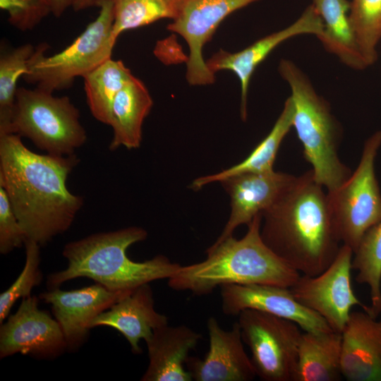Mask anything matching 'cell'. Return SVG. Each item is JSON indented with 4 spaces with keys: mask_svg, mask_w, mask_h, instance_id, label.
<instances>
[{
    "mask_svg": "<svg viewBox=\"0 0 381 381\" xmlns=\"http://www.w3.org/2000/svg\"><path fill=\"white\" fill-rule=\"evenodd\" d=\"M79 161L75 154H37L18 135H0V186L28 239L44 246L71 226L83 200L66 181Z\"/></svg>",
    "mask_w": 381,
    "mask_h": 381,
    "instance_id": "6da1fadb",
    "label": "cell"
},
{
    "mask_svg": "<svg viewBox=\"0 0 381 381\" xmlns=\"http://www.w3.org/2000/svg\"><path fill=\"white\" fill-rule=\"evenodd\" d=\"M323 188L308 170L262 213L265 243L292 268L311 277L330 265L341 246Z\"/></svg>",
    "mask_w": 381,
    "mask_h": 381,
    "instance_id": "7a4b0ae2",
    "label": "cell"
},
{
    "mask_svg": "<svg viewBox=\"0 0 381 381\" xmlns=\"http://www.w3.org/2000/svg\"><path fill=\"white\" fill-rule=\"evenodd\" d=\"M262 214L248 224L241 239L233 236L214 243L202 262L181 266L168 279L169 286L207 295L224 284H267L291 287L300 272L279 258L263 241L260 234Z\"/></svg>",
    "mask_w": 381,
    "mask_h": 381,
    "instance_id": "3957f363",
    "label": "cell"
},
{
    "mask_svg": "<svg viewBox=\"0 0 381 381\" xmlns=\"http://www.w3.org/2000/svg\"><path fill=\"white\" fill-rule=\"evenodd\" d=\"M147 235L143 228L130 226L68 243L62 252L68 266L47 277L49 290L78 277L91 279L111 291H131L152 281L169 279L181 265L162 255L143 262L128 257V248Z\"/></svg>",
    "mask_w": 381,
    "mask_h": 381,
    "instance_id": "277c9868",
    "label": "cell"
},
{
    "mask_svg": "<svg viewBox=\"0 0 381 381\" xmlns=\"http://www.w3.org/2000/svg\"><path fill=\"white\" fill-rule=\"evenodd\" d=\"M278 71L291 92L293 127L302 144L303 157L312 167L315 181L332 191L352 173L339 156L342 127L329 102L294 61L281 59Z\"/></svg>",
    "mask_w": 381,
    "mask_h": 381,
    "instance_id": "5b68a950",
    "label": "cell"
},
{
    "mask_svg": "<svg viewBox=\"0 0 381 381\" xmlns=\"http://www.w3.org/2000/svg\"><path fill=\"white\" fill-rule=\"evenodd\" d=\"M99 8L95 20L61 52L47 56L48 45L35 48L23 78L37 87L53 93L71 87L75 78H84L111 58L117 39L113 35L114 0H95Z\"/></svg>",
    "mask_w": 381,
    "mask_h": 381,
    "instance_id": "8992f818",
    "label": "cell"
},
{
    "mask_svg": "<svg viewBox=\"0 0 381 381\" xmlns=\"http://www.w3.org/2000/svg\"><path fill=\"white\" fill-rule=\"evenodd\" d=\"M11 133L25 137L39 149L57 156L75 154L87 140L79 110L71 99L38 87H18Z\"/></svg>",
    "mask_w": 381,
    "mask_h": 381,
    "instance_id": "52a82bcc",
    "label": "cell"
},
{
    "mask_svg": "<svg viewBox=\"0 0 381 381\" xmlns=\"http://www.w3.org/2000/svg\"><path fill=\"white\" fill-rule=\"evenodd\" d=\"M380 147L381 131H377L365 141L356 170L338 188L327 191L341 241L353 252L364 234L381 219V191L375 169Z\"/></svg>",
    "mask_w": 381,
    "mask_h": 381,
    "instance_id": "ba28073f",
    "label": "cell"
},
{
    "mask_svg": "<svg viewBox=\"0 0 381 381\" xmlns=\"http://www.w3.org/2000/svg\"><path fill=\"white\" fill-rule=\"evenodd\" d=\"M237 316L256 375L264 381H295L301 327L291 320L253 309L243 310Z\"/></svg>",
    "mask_w": 381,
    "mask_h": 381,
    "instance_id": "9c48e42d",
    "label": "cell"
},
{
    "mask_svg": "<svg viewBox=\"0 0 381 381\" xmlns=\"http://www.w3.org/2000/svg\"><path fill=\"white\" fill-rule=\"evenodd\" d=\"M353 252L342 244L330 265L317 276L301 275L290 287L294 298L303 306L316 312L334 332L341 333L353 306L369 314L370 307L355 295L351 270Z\"/></svg>",
    "mask_w": 381,
    "mask_h": 381,
    "instance_id": "30bf717a",
    "label": "cell"
},
{
    "mask_svg": "<svg viewBox=\"0 0 381 381\" xmlns=\"http://www.w3.org/2000/svg\"><path fill=\"white\" fill-rule=\"evenodd\" d=\"M258 1L183 0L178 16L167 28L180 35L188 44L186 79L189 84L205 85L214 82V73L202 56L204 45L229 15Z\"/></svg>",
    "mask_w": 381,
    "mask_h": 381,
    "instance_id": "8fae6325",
    "label": "cell"
},
{
    "mask_svg": "<svg viewBox=\"0 0 381 381\" xmlns=\"http://www.w3.org/2000/svg\"><path fill=\"white\" fill-rule=\"evenodd\" d=\"M35 296L22 298L16 312L0 327V358L16 353L53 359L66 350L63 332L56 319L40 310Z\"/></svg>",
    "mask_w": 381,
    "mask_h": 381,
    "instance_id": "7c38bea8",
    "label": "cell"
},
{
    "mask_svg": "<svg viewBox=\"0 0 381 381\" xmlns=\"http://www.w3.org/2000/svg\"><path fill=\"white\" fill-rule=\"evenodd\" d=\"M220 288L222 310L227 315L253 309L291 320L305 332L333 331L319 314L300 303L290 288L267 284H224Z\"/></svg>",
    "mask_w": 381,
    "mask_h": 381,
    "instance_id": "4fadbf2b",
    "label": "cell"
},
{
    "mask_svg": "<svg viewBox=\"0 0 381 381\" xmlns=\"http://www.w3.org/2000/svg\"><path fill=\"white\" fill-rule=\"evenodd\" d=\"M133 290L111 291L95 283L71 291L56 288L40 294V298L51 305L66 350L75 351L86 341L93 319Z\"/></svg>",
    "mask_w": 381,
    "mask_h": 381,
    "instance_id": "5bb4252c",
    "label": "cell"
},
{
    "mask_svg": "<svg viewBox=\"0 0 381 381\" xmlns=\"http://www.w3.org/2000/svg\"><path fill=\"white\" fill-rule=\"evenodd\" d=\"M323 30V23L315 8L310 4L300 17L288 27L260 38L243 50L231 53L220 49L206 61L211 72H234L241 84V117L247 118V98L250 78L258 67L280 44L301 35L318 37Z\"/></svg>",
    "mask_w": 381,
    "mask_h": 381,
    "instance_id": "9a60e30c",
    "label": "cell"
},
{
    "mask_svg": "<svg viewBox=\"0 0 381 381\" xmlns=\"http://www.w3.org/2000/svg\"><path fill=\"white\" fill-rule=\"evenodd\" d=\"M209 350L203 359L189 356L186 367L195 381H250L257 375L246 353L238 322L223 329L214 317L207 322Z\"/></svg>",
    "mask_w": 381,
    "mask_h": 381,
    "instance_id": "2e32d148",
    "label": "cell"
},
{
    "mask_svg": "<svg viewBox=\"0 0 381 381\" xmlns=\"http://www.w3.org/2000/svg\"><path fill=\"white\" fill-rule=\"evenodd\" d=\"M296 176L275 171L243 173L220 183L231 198V214L222 234L214 243L231 236L242 224H249L253 218L270 209L287 190Z\"/></svg>",
    "mask_w": 381,
    "mask_h": 381,
    "instance_id": "e0dca14e",
    "label": "cell"
},
{
    "mask_svg": "<svg viewBox=\"0 0 381 381\" xmlns=\"http://www.w3.org/2000/svg\"><path fill=\"white\" fill-rule=\"evenodd\" d=\"M341 369L349 381H381V320L351 312L341 332Z\"/></svg>",
    "mask_w": 381,
    "mask_h": 381,
    "instance_id": "ac0fdd59",
    "label": "cell"
},
{
    "mask_svg": "<svg viewBox=\"0 0 381 381\" xmlns=\"http://www.w3.org/2000/svg\"><path fill=\"white\" fill-rule=\"evenodd\" d=\"M153 292L149 284H143L95 317L90 329L107 326L118 330L135 354L142 352L141 339L147 341L153 331L168 324V317L154 307Z\"/></svg>",
    "mask_w": 381,
    "mask_h": 381,
    "instance_id": "d6986e66",
    "label": "cell"
},
{
    "mask_svg": "<svg viewBox=\"0 0 381 381\" xmlns=\"http://www.w3.org/2000/svg\"><path fill=\"white\" fill-rule=\"evenodd\" d=\"M202 335L181 325L169 324L155 329L145 341L149 364L142 381H191L186 369L189 353L198 345Z\"/></svg>",
    "mask_w": 381,
    "mask_h": 381,
    "instance_id": "ffe728a7",
    "label": "cell"
},
{
    "mask_svg": "<svg viewBox=\"0 0 381 381\" xmlns=\"http://www.w3.org/2000/svg\"><path fill=\"white\" fill-rule=\"evenodd\" d=\"M311 4L323 23L322 34L317 37L324 49L353 70L362 71L370 66L349 20L351 1L313 0Z\"/></svg>",
    "mask_w": 381,
    "mask_h": 381,
    "instance_id": "44dd1931",
    "label": "cell"
},
{
    "mask_svg": "<svg viewBox=\"0 0 381 381\" xmlns=\"http://www.w3.org/2000/svg\"><path fill=\"white\" fill-rule=\"evenodd\" d=\"M152 105L147 88L133 75L119 92L112 104L109 123L113 129L111 150L121 146L128 149L140 147L143 123Z\"/></svg>",
    "mask_w": 381,
    "mask_h": 381,
    "instance_id": "7402d4cb",
    "label": "cell"
},
{
    "mask_svg": "<svg viewBox=\"0 0 381 381\" xmlns=\"http://www.w3.org/2000/svg\"><path fill=\"white\" fill-rule=\"evenodd\" d=\"M341 334L302 332L295 381H338L341 369Z\"/></svg>",
    "mask_w": 381,
    "mask_h": 381,
    "instance_id": "603a6c76",
    "label": "cell"
},
{
    "mask_svg": "<svg viewBox=\"0 0 381 381\" xmlns=\"http://www.w3.org/2000/svg\"><path fill=\"white\" fill-rule=\"evenodd\" d=\"M293 116L294 104L289 96L270 132L243 161L221 172L195 179L190 188L198 190L207 184L221 182L240 174L274 171V162L281 143L293 127Z\"/></svg>",
    "mask_w": 381,
    "mask_h": 381,
    "instance_id": "cb8c5ba5",
    "label": "cell"
},
{
    "mask_svg": "<svg viewBox=\"0 0 381 381\" xmlns=\"http://www.w3.org/2000/svg\"><path fill=\"white\" fill-rule=\"evenodd\" d=\"M133 77L122 61L110 58L83 78L87 103L95 119L109 126L114 100Z\"/></svg>",
    "mask_w": 381,
    "mask_h": 381,
    "instance_id": "d4e9b609",
    "label": "cell"
},
{
    "mask_svg": "<svg viewBox=\"0 0 381 381\" xmlns=\"http://www.w3.org/2000/svg\"><path fill=\"white\" fill-rule=\"evenodd\" d=\"M351 267L357 271L356 282L368 286L369 315L377 318L381 314V219L363 236L353 252Z\"/></svg>",
    "mask_w": 381,
    "mask_h": 381,
    "instance_id": "484cf974",
    "label": "cell"
},
{
    "mask_svg": "<svg viewBox=\"0 0 381 381\" xmlns=\"http://www.w3.org/2000/svg\"><path fill=\"white\" fill-rule=\"evenodd\" d=\"M113 35L145 26L163 18L174 20L183 0H114Z\"/></svg>",
    "mask_w": 381,
    "mask_h": 381,
    "instance_id": "4316f807",
    "label": "cell"
},
{
    "mask_svg": "<svg viewBox=\"0 0 381 381\" xmlns=\"http://www.w3.org/2000/svg\"><path fill=\"white\" fill-rule=\"evenodd\" d=\"M35 48L30 44H25L1 54L0 135L11 133L17 83L27 73Z\"/></svg>",
    "mask_w": 381,
    "mask_h": 381,
    "instance_id": "83f0119b",
    "label": "cell"
},
{
    "mask_svg": "<svg viewBox=\"0 0 381 381\" xmlns=\"http://www.w3.org/2000/svg\"><path fill=\"white\" fill-rule=\"evenodd\" d=\"M349 17L361 50L372 66L381 41V0H351Z\"/></svg>",
    "mask_w": 381,
    "mask_h": 381,
    "instance_id": "f1b7e54d",
    "label": "cell"
},
{
    "mask_svg": "<svg viewBox=\"0 0 381 381\" xmlns=\"http://www.w3.org/2000/svg\"><path fill=\"white\" fill-rule=\"evenodd\" d=\"M25 262L16 280L0 294V324L18 299L31 296L32 289L40 284L42 275L40 270V245L34 241L26 239Z\"/></svg>",
    "mask_w": 381,
    "mask_h": 381,
    "instance_id": "f546056e",
    "label": "cell"
},
{
    "mask_svg": "<svg viewBox=\"0 0 381 381\" xmlns=\"http://www.w3.org/2000/svg\"><path fill=\"white\" fill-rule=\"evenodd\" d=\"M0 8L8 13V23L22 32L34 29L52 13L43 0H0Z\"/></svg>",
    "mask_w": 381,
    "mask_h": 381,
    "instance_id": "4dcf8cb0",
    "label": "cell"
},
{
    "mask_svg": "<svg viewBox=\"0 0 381 381\" xmlns=\"http://www.w3.org/2000/svg\"><path fill=\"white\" fill-rule=\"evenodd\" d=\"M26 238L7 193L0 186V253L6 255L22 247Z\"/></svg>",
    "mask_w": 381,
    "mask_h": 381,
    "instance_id": "1f68e13d",
    "label": "cell"
},
{
    "mask_svg": "<svg viewBox=\"0 0 381 381\" xmlns=\"http://www.w3.org/2000/svg\"><path fill=\"white\" fill-rule=\"evenodd\" d=\"M76 0H52V13L57 17H61L70 7H72Z\"/></svg>",
    "mask_w": 381,
    "mask_h": 381,
    "instance_id": "d6a6232c",
    "label": "cell"
},
{
    "mask_svg": "<svg viewBox=\"0 0 381 381\" xmlns=\"http://www.w3.org/2000/svg\"><path fill=\"white\" fill-rule=\"evenodd\" d=\"M95 0H76L72 8L75 11H79L95 6Z\"/></svg>",
    "mask_w": 381,
    "mask_h": 381,
    "instance_id": "836d02e7",
    "label": "cell"
},
{
    "mask_svg": "<svg viewBox=\"0 0 381 381\" xmlns=\"http://www.w3.org/2000/svg\"><path fill=\"white\" fill-rule=\"evenodd\" d=\"M43 1H45V2H47V3H48V4H49L50 6H51V1H52V0H43Z\"/></svg>",
    "mask_w": 381,
    "mask_h": 381,
    "instance_id": "e575fe53",
    "label": "cell"
}]
</instances>
